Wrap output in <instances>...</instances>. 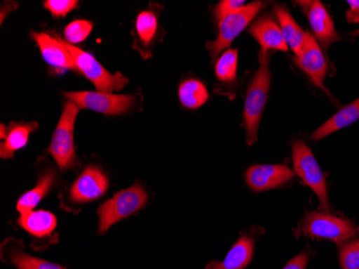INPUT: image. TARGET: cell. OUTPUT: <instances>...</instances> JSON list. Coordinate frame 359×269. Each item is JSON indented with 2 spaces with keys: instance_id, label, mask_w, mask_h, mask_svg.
I'll return each mask as SVG.
<instances>
[{
  "instance_id": "6da1fadb",
  "label": "cell",
  "mask_w": 359,
  "mask_h": 269,
  "mask_svg": "<svg viewBox=\"0 0 359 269\" xmlns=\"http://www.w3.org/2000/svg\"><path fill=\"white\" fill-rule=\"evenodd\" d=\"M259 67L254 74L253 80L248 88L247 98L244 105V124L247 129V143L252 145L257 141L258 127L263 115L270 86H271V72H270V52L260 50L258 54Z\"/></svg>"
},
{
  "instance_id": "7a4b0ae2",
  "label": "cell",
  "mask_w": 359,
  "mask_h": 269,
  "mask_svg": "<svg viewBox=\"0 0 359 269\" xmlns=\"http://www.w3.org/2000/svg\"><path fill=\"white\" fill-rule=\"evenodd\" d=\"M148 199V193L140 184H135L129 189L118 192L110 200L100 205L98 209V232L104 234L111 226L123 218L136 214L147 205Z\"/></svg>"
},
{
  "instance_id": "3957f363",
  "label": "cell",
  "mask_w": 359,
  "mask_h": 269,
  "mask_svg": "<svg viewBox=\"0 0 359 269\" xmlns=\"http://www.w3.org/2000/svg\"><path fill=\"white\" fill-rule=\"evenodd\" d=\"M356 226L346 218H338L328 212H306L302 223L298 226L297 235H306L310 237L323 238L332 242H344L356 236Z\"/></svg>"
},
{
  "instance_id": "277c9868",
  "label": "cell",
  "mask_w": 359,
  "mask_h": 269,
  "mask_svg": "<svg viewBox=\"0 0 359 269\" xmlns=\"http://www.w3.org/2000/svg\"><path fill=\"white\" fill-rule=\"evenodd\" d=\"M78 113L79 107L74 103L67 102V104H65L51 145L48 147V152L62 171H67L76 165L74 131Z\"/></svg>"
},
{
  "instance_id": "5b68a950",
  "label": "cell",
  "mask_w": 359,
  "mask_h": 269,
  "mask_svg": "<svg viewBox=\"0 0 359 269\" xmlns=\"http://www.w3.org/2000/svg\"><path fill=\"white\" fill-rule=\"evenodd\" d=\"M292 149V163L296 173L302 178L306 187L310 188L318 196L322 209L328 211L330 210V204L326 179L313 153L302 140L294 141Z\"/></svg>"
},
{
  "instance_id": "8992f818",
  "label": "cell",
  "mask_w": 359,
  "mask_h": 269,
  "mask_svg": "<svg viewBox=\"0 0 359 269\" xmlns=\"http://www.w3.org/2000/svg\"><path fill=\"white\" fill-rule=\"evenodd\" d=\"M68 51L74 58L76 63V70L86 76V79L94 84L98 92L112 93L113 91L122 90L126 83L128 82L122 74H110L104 67L97 62L94 56L90 55L88 52L62 41Z\"/></svg>"
},
{
  "instance_id": "52a82bcc",
  "label": "cell",
  "mask_w": 359,
  "mask_h": 269,
  "mask_svg": "<svg viewBox=\"0 0 359 269\" xmlns=\"http://www.w3.org/2000/svg\"><path fill=\"white\" fill-rule=\"evenodd\" d=\"M263 1H254L245 5L238 11L219 23V35L215 41L209 42L207 48L210 51L212 60H215L222 51L231 46L233 40L248 27L252 20L257 15L258 12L263 9Z\"/></svg>"
},
{
  "instance_id": "ba28073f",
  "label": "cell",
  "mask_w": 359,
  "mask_h": 269,
  "mask_svg": "<svg viewBox=\"0 0 359 269\" xmlns=\"http://www.w3.org/2000/svg\"><path fill=\"white\" fill-rule=\"evenodd\" d=\"M64 95L79 108L90 109L108 115L128 112L135 106L136 100L132 95H114L104 92H67Z\"/></svg>"
},
{
  "instance_id": "9c48e42d",
  "label": "cell",
  "mask_w": 359,
  "mask_h": 269,
  "mask_svg": "<svg viewBox=\"0 0 359 269\" xmlns=\"http://www.w3.org/2000/svg\"><path fill=\"white\" fill-rule=\"evenodd\" d=\"M292 60L297 65L298 68L311 79L312 82L318 88L327 93L330 96V92L324 86L325 78L327 74V60L325 58L316 38L310 32H306V42L302 52L294 56Z\"/></svg>"
},
{
  "instance_id": "30bf717a",
  "label": "cell",
  "mask_w": 359,
  "mask_h": 269,
  "mask_svg": "<svg viewBox=\"0 0 359 269\" xmlns=\"http://www.w3.org/2000/svg\"><path fill=\"white\" fill-rule=\"evenodd\" d=\"M108 188L106 173L96 166H88L72 184L70 198L74 203H90L104 196Z\"/></svg>"
},
{
  "instance_id": "8fae6325",
  "label": "cell",
  "mask_w": 359,
  "mask_h": 269,
  "mask_svg": "<svg viewBox=\"0 0 359 269\" xmlns=\"http://www.w3.org/2000/svg\"><path fill=\"white\" fill-rule=\"evenodd\" d=\"M304 13L308 18L309 23L313 30L314 36L324 48L340 40V36L336 32L334 21L326 8L318 0H302L297 1Z\"/></svg>"
},
{
  "instance_id": "7c38bea8",
  "label": "cell",
  "mask_w": 359,
  "mask_h": 269,
  "mask_svg": "<svg viewBox=\"0 0 359 269\" xmlns=\"http://www.w3.org/2000/svg\"><path fill=\"white\" fill-rule=\"evenodd\" d=\"M247 183L254 192L283 187L294 178L286 165H253L247 171Z\"/></svg>"
},
{
  "instance_id": "4fadbf2b",
  "label": "cell",
  "mask_w": 359,
  "mask_h": 269,
  "mask_svg": "<svg viewBox=\"0 0 359 269\" xmlns=\"http://www.w3.org/2000/svg\"><path fill=\"white\" fill-rule=\"evenodd\" d=\"M32 38L37 42L44 60L57 70H78L70 52L62 44L46 32H32Z\"/></svg>"
},
{
  "instance_id": "5bb4252c",
  "label": "cell",
  "mask_w": 359,
  "mask_h": 269,
  "mask_svg": "<svg viewBox=\"0 0 359 269\" xmlns=\"http://www.w3.org/2000/svg\"><path fill=\"white\" fill-rule=\"evenodd\" d=\"M249 32L262 46V51L276 50L286 52L288 50L281 28L270 16H262L257 21L254 22Z\"/></svg>"
},
{
  "instance_id": "9a60e30c",
  "label": "cell",
  "mask_w": 359,
  "mask_h": 269,
  "mask_svg": "<svg viewBox=\"0 0 359 269\" xmlns=\"http://www.w3.org/2000/svg\"><path fill=\"white\" fill-rule=\"evenodd\" d=\"M255 237L254 235H242L236 242L233 248L228 252L223 262L209 263L205 269H243L251 263L253 258Z\"/></svg>"
},
{
  "instance_id": "2e32d148",
  "label": "cell",
  "mask_w": 359,
  "mask_h": 269,
  "mask_svg": "<svg viewBox=\"0 0 359 269\" xmlns=\"http://www.w3.org/2000/svg\"><path fill=\"white\" fill-rule=\"evenodd\" d=\"M276 18L279 21L282 35L287 44L288 48H292L295 55L302 52L306 42V32L292 19L290 12L283 6L276 5L274 7Z\"/></svg>"
},
{
  "instance_id": "e0dca14e",
  "label": "cell",
  "mask_w": 359,
  "mask_h": 269,
  "mask_svg": "<svg viewBox=\"0 0 359 269\" xmlns=\"http://www.w3.org/2000/svg\"><path fill=\"white\" fill-rule=\"evenodd\" d=\"M359 120V98L352 104L340 109L334 117L326 121L320 129L312 133L311 140L318 141L339 129H344Z\"/></svg>"
},
{
  "instance_id": "ac0fdd59",
  "label": "cell",
  "mask_w": 359,
  "mask_h": 269,
  "mask_svg": "<svg viewBox=\"0 0 359 269\" xmlns=\"http://www.w3.org/2000/svg\"><path fill=\"white\" fill-rule=\"evenodd\" d=\"M38 129L36 122L11 123L7 138L0 145V155L3 159H11L18 150L25 147L30 133Z\"/></svg>"
},
{
  "instance_id": "d6986e66",
  "label": "cell",
  "mask_w": 359,
  "mask_h": 269,
  "mask_svg": "<svg viewBox=\"0 0 359 269\" xmlns=\"http://www.w3.org/2000/svg\"><path fill=\"white\" fill-rule=\"evenodd\" d=\"M19 224L36 237H44L51 234L57 225L56 216L46 210L30 211L19 218Z\"/></svg>"
},
{
  "instance_id": "ffe728a7",
  "label": "cell",
  "mask_w": 359,
  "mask_h": 269,
  "mask_svg": "<svg viewBox=\"0 0 359 269\" xmlns=\"http://www.w3.org/2000/svg\"><path fill=\"white\" fill-rule=\"evenodd\" d=\"M55 179L56 175L53 171H46L42 173L37 185L30 191L26 192L18 200L16 208L21 216L34 210V208L41 202L42 198L52 189L53 184L55 183Z\"/></svg>"
},
{
  "instance_id": "44dd1931",
  "label": "cell",
  "mask_w": 359,
  "mask_h": 269,
  "mask_svg": "<svg viewBox=\"0 0 359 269\" xmlns=\"http://www.w3.org/2000/svg\"><path fill=\"white\" fill-rule=\"evenodd\" d=\"M179 98L185 108L198 109L207 103L209 93L201 81L189 79L180 84Z\"/></svg>"
},
{
  "instance_id": "7402d4cb",
  "label": "cell",
  "mask_w": 359,
  "mask_h": 269,
  "mask_svg": "<svg viewBox=\"0 0 359 269\" xmlns=\"http://www.w3.org/2000/svg\"><path fill=\"white\" fill-rule=\"evenodd\" d=\"M238 50L229 48L219 56L215 64V74L219 81L233 82L237 78Z\"/></svg>"
},
{
  "instance_id": "603a6c76",
  "label": "cell",
  "mask_w": 359,
  "mask_h": 269,
  "mask_svg": "<svg viewBox=\"0 0 359 269\" xmlns=\"http://www.w3.org/2000/svg\"><path fill=\"white\" fill-rule=\"evenodd\" d=\"M157 32V18L152 11H142L136 20L137 38L141 44L149 46Z\"/></svg>"
},
{
  "instance_id": "cb8c5ba5",
  "label": "cell",
  "mask_w": 359,
  "mask_h": 269,
  "mask_svg": "<svg viewBox=\"0 0 359 269\" xmlns=\"http://www.w3.org/2000/svg\"><path fill=\"white\" fill-rule=\"evenodd\" d=\"M10 260L18 269H66L60 265L28 256L21 251H12Z\"/></svg>"
},
{
  "instance_id": "d4e9b609",
  "label": "cell",
  "mask_w": 359,
  "mask_h": 269,
  "mask_svg": "<svg viewBox=\"0 0 359 269\" xmlns=\"http://www.w3.org/2000/svg\"><path fill=\"white\" fill-rule=\"evenodd\" d=\"M93 30V23L86 20H76L68 24L65 28V39L69 44H76L83 42L90 36Z\"/></svg>"
},
{
  "instance_id": "484cf974",
  "label": "cell",
  "mask_w": 359,
  "mask_h": 269,
  "mask_svg": "<svg viewBox=\"0 0 359 269\" xmlns=\"http://www.w3.org/2000/svg\"><path fill=\"white\" fill-rule=\"evenodd\" d=\"M339 252L342 269H359V240L344 242Z\"/></svg>"
},
{
  "instance_id": "4316f807",
  "label": "cell",
  "mask_w": 359,
  "mask_h": 269,
  "mask_svg": "<svg viewBox=\"0 0 359 269\" xmlns=\"http://www.w3.org/2000/svg\"><path fill=\"white\" fill-rule=\"evenodd\" d=\"M76 0H48L44 1V7L55 18H64L70 11L78 7Z\"/></svg>"
},
{
  "instance_id": "83f0119b",
  "label": "cell",
  "mask_w": 359,
  "mask_h": 269,
  "mask_svg": "<svg viewBox=\"0 0 359 269\" xmlns=\"http://www.w3.org/2000/svg\"><path fill=\"white\" fill-rule=\"evenodd\" d=\"M244 4H245V1H243V0H240V1L239 0H223L215 6V9H213V15H215L217 21H223L228 15H231L233 12L238 11V10L244 7L245 6Z\"/></svg>"
},
{
  "instance_id": "f1b7e54d",
  "label": "cell",
  "mask_w": 359,
  "mask_h": 269,
  "mask_svg": "<svg viewBox=\"0 0 359 269\" xmlns=\"http://www.w3.org/2000/svg\"><path fill=\"white\" fill-rule=\"evenodd\" d=\"M309 262L308 252H302L298 254L295 258H292L283 269H306V265Z\"/></svg>"
},
{
  "instance_id": "f546056e",
  "label": "cell",
  "mask_w": 359,
  "mask_h": 269,
  "mask_svg": "<svg viewBox=\"0 0 359 269\" xmlns=\"http://www.w3.org/2000/svg\"><path fill=\"white\" fill-rule=\"evenodd\" d=\"M348 4L350 6V10L346 12L348 23H359V0H350Z\"/></svg>"
},
{
  "instance_id": "4dcf8cb0",
  "label": "cell",
  "mask_w": 359,
  "mask_h": 269,
  "mask_svg": "<svg viewBox=\"0 0 359 269\" xmlns=\"http://www.w3.org/2000/svg\"><path fill=\"white\" fill-rule=\"evenodd\" d=\"M1 133H0V137H1V139L7 138L8 133H6V126L4 124H1Z\"/></svg>"
},
{
  "instance_id": "1f68e13d",
  "label": "cell",
  "mask_w": 359,
  "mask_h": 269,
  "mask_svg": "<svg viewBox=\"0 0 359 269\" xmlns=\"http://www.w3.org/2000/svg\"><path fill=\"white\" fill-rule=\"evenodd\" d=\"M353 36H359V29L356 30V32H353Z\"/></svg>"
}]
</instances>
